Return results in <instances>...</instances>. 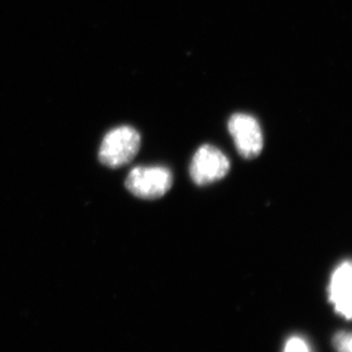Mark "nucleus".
I'll list each match as a JSON object with an SVG mask.
<instances>
[{
  "label": "nucleus",
  "instance_id": "5",
  "mask_svg": "<svg viewBox=\"0 0 352 352\" xmlns=\"http://www.w3.org/2000/svg\"><path fill=\"white\" fill-rule=\"evenodd\" d=\"M329 298L343 318L352 319V261L340 263L333 271L329 285Z\"/></svg>",
  "mask_w": 352,
  "mask_h": 352
},
{
  "label": "nucleus",
  "instance_id": "3",
  "mask_svg": "<svg viewBox=\"0 0 352 352\" xmlns=\"http://www.w3.org/2000/svg\"><path fill=\"white\" fill-rule=\"evenodd\" d=\"M230 170V162L217 146L205 144L197 150L190 164V176L198 186L223 179Z\"/></svg>",
  "mask_w": 352,
  "mask_h": 352
},
{
  "label": "nucleus",
  "instance_id": "4",
  "mask_svg": "<svg viewBox=\"0 0 352 352\" xmlns=\"http://www.w3.org/2000/svg\"><path fill=\"white\" fill-rule=\"evenodd\" d=\"M238 153L246 160L258 157L263 149V134L256 118L248 113H234L228 122Z\"/></svg>",
  "mask_w": 352,
  "mask_h": 352
},
{
  "label": "nucleus",
  "instance_id": "7",
  "mask_svg": "<svg viewBox=\"0 0 352 352\" xmlns=\"http://www.w3.org/2000/svg\"><path fill=\"white\" fill-rule=\"evenodd\" d=\"M283 352H312L309 343L301 336H292L285 344Z\"/></svg>",
  "mask_w": 352,
  "mask_h": 352
},
{
  "label": "nucleus",
  "instance_id": "6",
  "mask_svg": "<svg viewBox=\"0 0 352 352\" xmlns=\"http://www.w3.org/2000/svg\"><path fill=\"white\" fill-rule=\"evenodd\" d=\"M336 352H352V332H339L333 338Z\"/></svg>",
  "mask_w": 352,
  "mask_h": 352
},
{
  "label": "nucleus",
  "instance_id": "1",
  "mask_svg": "<svg viewBox=\"0 0 352 352\" xmlns=\"http://www.w3.org/2000/svg\"><path fill=\"white\" fill-rule=\"evenodd\" d=\"M141 136L131 126H119L104 136L98 150V160L111 168L125 166L139 153Z\"/></svg>",
  "mask_w": 352,
  "mask_h": 352
},
{
  "label": "nucleus",
  "instance_id": "2",
  "mask_svg": "<svg viewBox=\"0 0 352 352\" xmlns=\"http://www.w3.org/2000/svg\"><path fill=\"white\" fill-rule=\"evenodd\" d=\"M125 186L138 198L160 199L173 186V174L164 166L135 167L129 172Z\"/></svg>",
  "mask_w": 352,
  "mask_h": 352
}]
</instances>
